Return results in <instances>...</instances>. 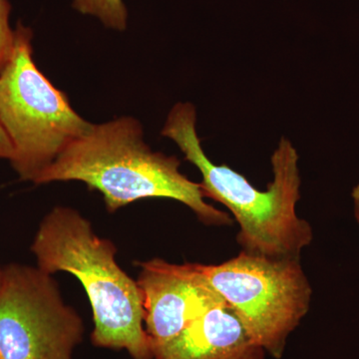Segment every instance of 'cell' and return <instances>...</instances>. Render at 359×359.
Wrapping results in <instances>:
<instances>
[{
    "label": "cell",
    "instance_id": "7c38bea8",
    "mask_svg": "<svg viewBox=\"0 0 359 359\" xmlns=\"http://www.w3.org/2000/svg\"><path fill=\"white\" fill-rule=\"evenodd\" d=\"M351 198H353L354 216H355L356 222L359 226V182L353 189L351 192Z\"/></svg>",
    "mask_w": 359,
    "mask_h": 359
},
{
    "label": "cell",
    "instance_id": "4fadbf2b",
    "mask_svg": "<svg viewBox=\"0 0 359 359\" xmlns=\"http://www.w3.org/2000/svg\"><path fill=\"white\" fill-rule=\"evenodd\" d=\"M2 269H0V278H1Z\"/></svg>",
    "mask_w": 359,
    "mask_h": 359
},
{
    "label": "cell",
    "instance_id": "7a4b0ae2",
    "mask_svg": "<svg viewBox=\"0 0 359 359\" xmlns=\"http://www.w3.org/2000/svg\"><path fill=\"white\" fill-rule=\"evenodd\" d=\"M180 164L175 156L151 150L144 141L140 123L123 117L93 125L34 184L83 182L91 190L102 194L109 212L136 201L165 198L186 205L205 224H233L228 214L205 202L200 183L182 174Z\"/></svg>",
    "mask_w": 359,
    "mask_h": 359
},
{
    "label": "cell",
    "instance_id": "52a82bcc",
    "mask_svg": "<svg viewBox=\"0 0 359 359\" xmlns=\"http://www.w3.org/2000/svg\"><path fill=\"white\" fill-rule=\"evenodd\" d=\"M138 283L151 347L175 339L191 323L226 302L210 285L201 264L154 259L138 264Z\"/></svg>",
    "mask_w": 359,
    "mask_h": 359
},
{
    "label": "cell",
    "instance_id": "8992f818",
    "mask_svg": "<svg viewBox=\"0 0 359 359\" xmlns=\"http://www.w3.org/2000/svg\"><path fill=\"white\" fill-rule=\"evenodd\" d=\"M84 327L51 275L11 264L0 278V359H73Z\"/></svg>",
    "mask_w": 359,
    "mask_h": 359
},
{
    "label": "cell",
    "instance_id": "8fae6325",
    "mask_svg": "<svg viewBox=\"0 0 359 359\" xmlns=\"http://www.w3.org/2000/svg\"><path fill=\"white\" fill-rule=\"evenodd\" d=\"M13 156V147L11 139L0 125V159L11 161Z\"/></svg>",
    "mask_w": 359,
    "mask_h": 359
},
{
    "label": "cell",
    "instance_id": "ba28073f",
    "mask_svg": "<svg viewBox=\"0 0 359 359\" xmlns=\"http://www.w3.org/2000/svg\"><path fill=\"white\" fill-rule=\"evenodd\" d=\"M154 359H264L228 304L205 313L175 339L152 346Z\"/></svg>",
    "mask_w": 359,
    "mask_h": 359
},
{
    "label": "cell",
    "instance_id": "6da1fadb",
    "mask_svg": "<svg viewBox=\"0 0 359 359\" xmlns=\"http://www.w3.org/2000/svg\"><path fill=\"white\" fill-rule=\"evenodd\" d=\"M197 113L191 103L172 108L162 136L171 139L202 174L203 193L224 205L238 224L237 241L243 252L271 259H301L313 240V226L299 218V154L283 137L271 158L273 179L266 191L257 190L245 176L205 155L196 130Z\"/></svg>",
    "mask_w": 359,
    "mask_h": 359
},
{
    "label": "cell",
    "instance_id": "3957f363",
    "mask_svg": "<svg viewBox=\"0 0 359 359\" xmlns=\"http://www.w3.org/2000/svg\"><path fill=\"white\" fill-rule=\"evenodd\" d=\"M32 250L45 273L65 271L83 285L93 313L94 346L154 359L138 283L120 268L114 244L98 237L88 219L71 208H54L40 224Z\"/></svg>",
    "mask_w": 359,
    "mask_h": 359
},
{
    "label": "cell",
    "instance_id": "30bf717a",
    "mask_svg": "<svg viewBox=\"0 0 359 359\" xmlns=\"http://www.w3.org/2000/svg\"><path fill=\"white\" fill-rule=\"evenodd\" d=\"M11 11L8 0H0V71L4 70L13 56L14 30L9 25Z\"/></svg>",
    "mask_w": 359,
    "mask_h": 359
},
{
    "label": "cell",
    "instance_id": "5b68a950",
    "mask_svg": "<svg viewBox=\"0 0 359 359\" xmlns=\"http://www.w3.org/2000/svg\"><path fill=\"white\" fill-rule=\"evenodd\" d=\"M214 290L245 332L273 358L309 313L313 287L301 259H271L241 252L219 264H201Z\"/></svg>",
    "mask_w": 359,
    "mask_h": 359
},
{
    "label": "cell",
    "instance_id": "9c48e42d",
    "mask_svg": "<svg viewBox=\"0 0 359 359\" xmlns=\"http://www.w3.org/2000/svg\"><path fill=\"white\" fill-rule=\"evenodd\" d=\"M73 7L80 13L98 18L112 29H126L128 11L122 0H74Z\"/></svg>",
    "mask_w": 359,
    "mask_h": 359
},
{
    "label": "cell",
    "instance_id": "277c9868",
    "mask_svg": "<svg viewBox=\"0 0 359 359\" xmlns=\"http://www.w3.org/2000/svg\"><path fill=\"white\" fill-rule=\"evenodd\" d=\"M32 41V29L18 22L13 56L0 71V125L13 144V169L35 183L93 125L77 114L67 96L35 65Z\"/></svg>",
    "mask_w": 359,
    "mask_h": 359
}]
</instances>
